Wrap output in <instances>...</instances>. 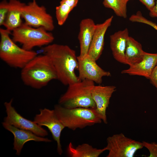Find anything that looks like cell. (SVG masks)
I'll return each instance as SVG.
<instances>
[{
    "label": "cell",
    "instance_id": "cell-17",
    "mask_svg": "<svg viewBox=\"0 0 157 157\" xmlns=\"http://www.w3.org/2000/svg\"><path fill=\"white\" fill-rule=\"evenodd\" d=\"M129 36L127 28L116 32L110 36V47L114 58L125 64V53Z\"/></svg>",
    "mask_w": 157,
    "mask_h": 157
},
{
    "label": "cell",
    "instance_id": "cell-7",
    "mask_svg": "<svg viewBox=\"0 0 157 157\" xmlns=\"http://www.w3.org/2000/svg\"><path fill=\"white\" fill-rule=\"evenodd\" d=\"M106 140L107 157H133L144 147L142 142L127 137L122 133L109 136Z\"/></svg>",
    "mask_w": 157,
    "mask_h": 157
},
{
    "label": "cell",
    "instance_id": "cell-9",
    "mask_svg": "<svg viewBox=\"0 0 157 157\" xmlns=\"http://www.w3.org/2000/svg\"><path fill=\"white\" fill-rule=\"evenodd\" d=\"M40 113L36 114L34 121L40 126L47 127L52 134L53 139L57 144V151L61 155L63 152L60 143L61 132L65 127L58 118L54 110L46 108L40 109Z\"/></svg>",
    "mask_w": 157,
    "mask_h": 157
},
{
    "label": "cell",
    "instance_id": "cell-29",
    "mask_svg": "<svg viewBox=\"0 0 157 157\" xmlns=\"http://www.w3.org/2000/svg\"><path fill=\"white\" fill-rule=\"evenodd\" d=\"M125 1H126V2H128L129 1V0H125Z\"/></svg>",
    "mask_w": 157,
    "mask_h": 157
},
{
    "label": "cell",
    "instance_id": "cell-8",
    "mask_svg": "<svg viewBox=\"0 0 157 157\" xmlns=\"http://www.w3.org/2000/svg\"><path fill=\"white\" fill-rule=\"evenodd\" d=\"M22 18L24 23L35 28L43 27L48 31L54 28L53 17L44 6H39L35 0L25 4L22 11Z\"/></svg>",
    "mask_w": 157,
    "mask_h": 157
},
{
    "label": "cell",
    "instance_id": "cell-28",
    "mask_svg": "<svg viewBox=\"0 0 157 157\" xmlns=\"http://www.w3.org/2000/svg\"><path fill=\"white\" fill-rule=\"evenodd\" d=\"M149 11V15L151 17H157V0H156V4L155 6Z\"/></svg>",
    "mask_w": 157,
    "mask_h": 157
},
{
    "label": "cell",
    "instance_id": "cell-15",
    "mask_svg": "<svg viewBox=\"0 0 157 157\" xmlns=\"http://www.w3.org/2000/svg\"><path fill=\"white\" fill-rule=\"evenodd\" d=\"M157 64V53L144 52L143 59L141 62L129 66L128 69L122 70L121 73L143 76L149 79Z\"/></svg>",
    "mask_w": 157,
    "mask_h": 157
},
{
    "label": "cell",
    "instance_id": "cell-19",
    "mask_svg": "<svg viewBox=\"0 0 157 157\" xmlns=\"http://www.w3.org/2000/svg\"><path fill=\"white\" fill-rule=\"evenodd\" d=\"M144 52L141 44L129 36L125 53V64L130 66L140 62L143 59Z\"/></svg>",
    "mask_w": 157,
    "mask_h": 157
},
{
    "label": "cell",
    "instance_id": "cell-2",
    "mask_svg": "<svg viewBox=\"0 0 157 157\" xmlns=\"http://www.w3.org/2000/svg\"><path fill=\"white\" fill-rule=\"evenodd\" d=\"M21 78L26 85L40 89L57 79V76L50 58L43 54L37 55L21 69Z\"/></svg>",
    "mask_w": 157,
    "mask_h": 157
},
{
    "label": "cell",
    "instance_id": "cell-10",
    "mask_svg": "<svg viewBox=\"0 0 157 157\" xmlns=\"http://www.w3.org/2000/svg\"><path fill=\"white\" fill-rule=\"evenodd\" d=\"M13 99L6 102L4 105L7 116L4 119V122L19 129L30 131L36 135L44 137L48 135L47 131L39 126L34 121L27 119L18 113L12 106Z\"/></svg>",
    "mask_w": 157,
    "mask_h": 157
},
{
    "label": "cell",
    "instance_id": "cell-13",
    "mask_svg": "<svg viewBox=\"0 0 157 157\" xmlns=\"http://www.w3.org/2000/svg\"><path fill=\"white\" fill-rule=\"evenodd\" d=\"M2 125L5 129L10 131L14 136L13 149L16 154L19 155L24 144L29 141L50 142L51 140L47 138L36 135L32 132L17 128L3 122Z\"/></svg>",
    "mask_w": 157,
    "mask_h": 157
},
{
    "label": "cell",
    "instance_id": "cell-18",
    "mask_svg": "<svg viewBox=\"0 0 157 157\" xmlns=\"http://www.w3.org/2000/svg\"><path fill=\"white\" fill-rule=\"evenodd\" d=\"M8 2L9 9L3 26L11 31L23 24L22 11L26 4L18 0H10Z\"/></svg>",
    "mask_w": 157,
    "mask_h": 157
},
{
    "label": "cell",
    "instance_id": "cell-3",
    "mask_svg": "<svg viewBox=\"0 0 157 157\" xmlns=\"http://www.w3.org/2000/svg\"><path fill=\"white\" fill-rule=\"evenodd\" d=\"M54 110L64 126L73 131L100 124L102 121L95 109L92 108H67L59 104L55 105Z\"/></svg>",
    "mask_w": 157,
    "mask_h": 157
},
{
    "label": "cell",
    "instance_id": "cell-14",
    "mask_svg": "<svg viewBox=\"0 0 157 157\" xmlns=\"http://www.w3.org/2000/svg\"><path fill=\"white\" fill-rule=\"evenodd\" d=\"M113 18L112 16L102 23L96 25L88 53V54L96 61L99 58L102 54L104 46L105 34L111 25Z\"/></svg>",
    "mask_w": 157,
    "mask_h": 157
},
{
    "label": "cell",
    "instance_id": "cell-25",
    "mask_svg": "<svg viewBox=\"0 0 157 157\" xmlns=\"http://www.w3.org/2000/svg\"><path fill=\"white\" fill-rule=\"evenodd\" d=\"M143 147L149 151V155L148 157H157V143H151L143 141L142 142Z\"/></svg>",
    "mask_w": 157,
    "mask_h": 157
},
{
    "label": "cell",
    "instance_id": "cell-22",
    "mask_svg": "<svg viewBox=\"0 0 157 157\" xmlns=\"http://www.w3.org/2000/svg\"><path fill=\"white\" fill-rule=\"evenodd\" d=\"M127 3L125 0H103V4L105 7L112 9L117 16L126 18Z\"/></svg>",
    "mask_w": 157,
    "mask_h": 157
},
{
    "label": "cell",
    "instance_id": "cell-23",
    "mask_svg": "<svg viewBox=\"0 0 157 157\" xmlns=\"http://www.w3.org/2000/svg\"><path fill=\"white\" fill-rule=\"evenodd\" d=\"M131 21L145 24L149 25L157 31V24L143 17L140 11L132 15L130 18Z\"/></svg>",
    "mask_w": 157,
    "mask_h": 157
},
{
    "label": "cell",
    "instance_id": "cell-26",
    "mask_svg": "<svg viewBox=\"0 0 157 157\" xmlns=\"http://www.w3.org/2000/svg\"><path fill=\"white\" fill-rule=\"evenodd\" d=\"M149 79L151 83L155 87L157 90V64L153 70Z\"/></svg>",
    "mask_w": 157,
    "mask_h": 157
},
{
    "label": "cell",
    "instance_id": "cell-5",
    "mask_svg": "<svg viewBox=\"0 0 157 157\" xmlns=\"http://www.w3.org/2000/svg\"><path fill=\"white\" fill-rule=\"evenodd\" d=\"M94 83L88 79L79 80L68 86L66 92L60 97L59 104L67 108L77 107L95 109L91 90Z\"/></svg>",
    "mask_w": 157,
    "mask_h": 157
},
{
    "label": "cell",
    "instance_id": "cell-20",
    "mask_svg": "<svg viewBox=\"0 0 157 157\" xmlns=\"http://www.w3.org/2000/svg\"><path fill=\"white\" fill-rule=\"evenodd\" d=\"M106 150V147L98 149L93 147L88 144L84 143L75 147L71 142L67 148L68 154L71 157H98Z\"/></svg>",
    "mask_w": 157,
    "mask_h": 157
},
{
    "label": "cell",
    "instance_id": "cell-24",
    "mask_svg": "<svg viewBox=\"0 0 157 157\" xmlns=\"http://www.w3.org/2000/svg\"><path fill=\"white\" fill-rule=\"evenodd\" d=\"M9 8V2L6 0L2 1L0 3V25L3 26Z\"/></svg>",
    "mask_w": 157,
    "mask_h": 157
},
{
    "label": "cell",
    "instance_id": "cell-4",
    "mask_svg": "<svg viewBox=\"0 0 157 157\" xmlns=\"http://www.w3.org/2000/svg\"><path fill=\"white\" fill-rule=\"evenodd\" d=\"M10 34L6 29L0 28V58L10 67L22 69L37 53L19 47L10 38Z\"/></svg>",
    "mask_w": 157,
    "mask_h": 157
},
{
    "label": "cell",
    "instance_id": "cell-21",
    "mask_svg": "<svg viewBox=\"0 0 157 157\" xmlns=\"http://www.w3.org/2000/svg\"><path fill=\"white\" fill-rule=\"evenodd\" d=\"M78 0H62L56 8V16L58 24L62 26L66 22L71 11L77 5Z\"/></svg>",
    "mask_w": 157,
    "mask_h": 157
},
{
    "label": "cell",
    "instance_id": "cell-12",
    "mask_svg": "<svg viewBox=\"0 0 157 157\" xmlns=\"http://www.w3.org/2000/svg\"><path fill=\"white\" fill-rule=\"evenodd\" d=\"M116 87L113 85L103 86L94 85L91 90V96L96 106L95 110L102 121L107 123L106 110L113 93Z\"/></svg>",
    "mask_w": 157,
    "mask_h": 157
},
{
    "label": "cell",
    "instance_id": "cell-27",
    "mask_svg": "<svg viewBox=\"0 0 157 157\" xmlns=\"http://www.w3.org/2000/svg\"><path fill=\"white\" fill-rule=\"evenodd\" d=\"M142 3L149 11L155 5L156 0H139Z\"/></svg>",
    "mask_w": 157,
    "mask_h": 157
},
{
    "label": "cell",
    "instance_id": "cell-6",
    "mask_svg": "<svg viewBox=\"0 0 157 157\" xmlns=\"http://www.w3.org/2000/svg\"><path fill=\"white\" fill-rule=\"evenodd\" d=\"M12 35L13 41L19 43L22 48L27 50L49 45L54 39L53 34L44 28L33 27L24 23L13 30Z\"/></svg>",
    "mask_w": 157,
    "mask_h": 157
},
{
    "label": "cell",
    "instance_id": "cell-11",
    "mask_svg": "<svg viewBox=\"0 0 157 157\" xmlns=\"http://www.w3.org/2000/svg\"><path fill=\"white\" fill-rule=\"evenodd\" d=\"M77 57L79 80L88 79L100 84L103 77L111 76L109 72L102 69L97 64L96 61L88 54L83 57Z\"/></svg>",
    "mask_w": 157,
    "mask_h": 157
},
{
    "label": "cell",
    "instance_id": "cell-1",
    "mask_svg": "<svg viewBox=\"0 0 157 157\" xmlns=\"http://www.w3.org/2000/svg\"><path fill=\"white\" fill-rule=\"evenodd\" d=\"M43 54L50 58L55 69L57 79L68 85L79 81L75 73L78 62L75 51L67 45L49 44L43 48Z\"/></svg>",
    "mask_w": 157,
    "mask_h": 157
},
{
    "label": "cell",
    "instance_id": "cell-16",
    "mask_svg": "<svg viewBox=\"0 0 157 157\" xmlns=\"http://www.w3.org/2000/svg\"><path fill=\"white\" fill-rule=\"evenodd\" d=\"M96 25L93 19L90 18L83 19L81 21L78 35L80 47L78 56L79 57H83L88 54Z\"/></svg>",
    "mask_w": 157,
    "mask_h": 157
}]
</instances>
